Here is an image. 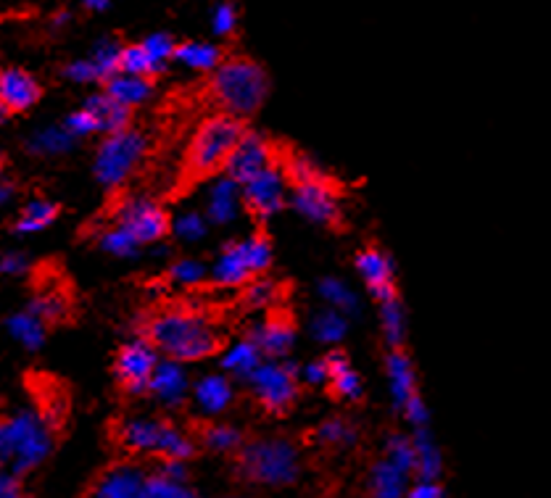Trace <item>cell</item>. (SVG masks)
Here are the masks:
<instances>
[{
	"mask_svg": "<svg viewBox=\"0 0 551 498\" xmlns=\"http://www.w3.org/2000/svg\"><path fill=\"white\" fill-rule=\"evenodd\" d=\"M53 448V425L48 417L22 409L0 422V462H8L16 475L35 470L48 459Z\"/></svg>",
	"mask_w": 551,
	"mask_h": 498,
	"instance_id": "3957f363",
	"label": "cell"
},
{
	"mask_svg": "<svg viewBox=\"0 0 551 498\" xmlns=\"http://www.w3.org/2000/svg\"><path fill=\"white\" fill-rule=\"evenodd\" d=\"M356 272H359V277L377 301L396 296V282H393L396 267H393L391 256L380 251V248H367V251L359 253L356 256Z\"/></svg>",
	"mask_w": 551,
	"mask_h": 498,
	"instance_id": "2e32d148",
	"label": "cell"
},
{
	"mask_svg": "<svg viewBox=\"0 0 551 498\" xmlns=\"http://www.w3.org/2000/svg\"><path fill=\"white\" fill-rule=\"evenodd\" d=\"M232 398H235V390H232L227 375L211 372V375H201L193 383V404L206 417H217V414L225 412L227 406L232 404Z\"/></svg>",
	"mask_w": 551,
	"mask_h": 498,
	"instance_id": "ffe728a7",
	"label": "cell"
},
{
	"mask_svg": "<svg viewBox=\"0 0 551 498\" xmlns=\"http://www.w3.org/2000/svg\"><path fill=\"white\" fill-rule=\"evenodd\" d=\"M145 498H198L185 483H174L167 477L153 475L145 483Z\"/></svg>",
	"mask_w": 551,
	"mask_h": 498,
	"instance_id": "f6af8a7d",
	"label": "cell"
},
{
	"mask_svg": "<svg viewBox=\"0 0 551 498\" xmlns=\"http://www.w3.org/2000/svg\"><path fill=\"white\" fill-rule=\"evenodd\" d=\"M404 498H446V491L438 485V480H417L409 485Z\"/></svg>",
	"mask_w": 551,
	"mask_h": 498,
	"instance_id": "9f6ffc18",
	"label": "cell"
},
{
	"mask_svg": "<svg viewBox=\"0 0 551 498\" xmlns=\"http://www.w3.org/2000/svg\"><path fill=\"white\" fill-rule=\"evenodd\" d=\"M401 414H404V419L409 422L412 427H428L430 425V409L428 404L422 401L417 393H414L409 401H406L404 406H401Z\"/></svg>",
	"mask_w": 551,
	"mask_h": 498,
	"instance_id": "f5cc1de1",
	"label": "cell"
},
{
	"mask_svg": "<svg viewBox=\"0 0 551 498\" xmlns=\"http://www.w3.org/2000/svg\"><path fill=\"white\" fill-rule=\"evenodd\" d=\"M346 330H348L346 317H343L341 311L330 309V306L317 311V314L312 317V322H309L312 338L317 340V343H322V346H335V343H341V340L346 338Z\"/></svg>",
	"mask_w": 551,
	"mask_h": 498,
	"instance_id": "1f68e13d",
	"label": "cell"
},
{
	"mask_svg": "<svg viewBox=\"0 0 551 498\" xmlns=\"http://www.w3.org/2000/svg\"><path fill=\"white\" fill-rule=\"evenodd\" d=\"M0 164H3V156H0Z\"/></svg>",
	"mask_w": 551,
	"mask_h": 498,
	"instance_id": "be15d7a7",
	"label": "cell"
},
{
	"mask_svg": "<svg viewBox=\"0 0 551 498\" xmlns=\"http://www.w3.org/2000/svg\"><path fill=\"white\" fill-rule=\"evenodd\" d=\"M159 364V351L153 348L151 340L135 338L124 343L119 356H116V377L124 385L127 393L140 396L148 390V380L153 375V367Z\"/></svg>",
	"mask_w": 551,
	"mask_h": 498,
	"instance_id": "7c38bea8",
	"label": "cell"
},
{
	"mask_svg": "<svg viewBox=\"0 0 551 498\" xmlns=\"http://www.w3.org/2000/svg\"><path fill=\"white\" fill-rule=\"evenodd\" d=\"M40 95H43L40 82L24 69H3L0 72V103L6 106L8 114L32 109L40 101Z\"/></svg>",
	"mask_w": 551,
	"mask_h": 498,
	"instance_id": "e0dca14e",
	"label": "cell"
},
{
	"mask_svg": "<svg viewBox=\"0 0 551 498\" xmlns=\"http://www.w3.org/2000/svg\"><path fill=\"white\" fill-rule=\"evenodd\" d=\"M285 195H288V177L277 164L261 169L256 177L240 185V198L256 217L269 219L280 214L285 206Z\"/></svg>",
	"mask_w": 551,
	"mask_h": 498,
	"instance_id": "8fae6325",
	"label": "cell"
},
{
	"mask_svg": "<svg viewBox=\"0 0 551 498\" xmlns=\"http://www.w3.org/2000/svg\"><path fill=\"white\" fill-rule=\"evenodd\" d=\"M290 201H293V209H296L301 217L309 219V222L314 224H335L341 219L338 195H335L333 188L327 185L325 177L296 182Z\"/></svg>",
	"mask_w": 551,
	"mask_h": 498,
	"instance_id": "5bb4252c",
	"label": "cell"
},
{
	"mask_svg": "<svg viewBox=\"0 0 551 498\" xmlns=\"http://www.w3.org/2000/svg\"><path fill=\"white\" fill-rule=\"evenodd\" d=\"M188 372L182 367V361L174 359H159V364L153 367V375L148 380V390L159 404L169 406V409H177V406L185 404L188 398Z\"/></svg>",
	"mask_w": 551,
	"mask_h": 498,
	"instance_id": "9a60e30c",
	"label": "cell"
},
{
	"mask_svg": "<svg viewBox=\"0 0 551 498\" xmlns=\"http://www.w3.org/2000/svg\"><path fill=\"white\" fill-rule=\"evenodd\" d=\"M248 338L254 340L264 359H267V356L269 359H283L290 348H293V343H296V330H293V325H290L288 319L272 317L251 327V335H248Z\"/></svg>",
	"mask_w": 551,
	"mask_h": 498,
	"instance_id": "d6986e66",
	"label": "cell"
},
{
	"mask_svg": "<svg viewBox=\"0 0 551 498\" xmlns=\"http://www.w3.org/2000/svg\"><path fill=\"white\" fill-rule=\"evenodd\" d=\"M145 148H148L145 135L132 127L103 135V143L98 145L93 164L95 180L101 182L106 190H116L119 185H124V180L135 172V166L143 159Z\"/></svg>",
	"mask_w": 551,
	"mask_h": 498,
	"instance_id": "5b68a950",
	"label": "cell"
},
{
	"mask_svg": "<svg viewBox=\"0 0 551 498\" xmlns=\"http://www.w3.org/2000/svg\"><path fill=\"white\" fill-rule=\"evenodd\" d=\"M82 109H87L93 114V119L98 122V132H103V135H111V132L127 130V127H130V109L122 106V103L111 101L106 93L90 95V98L82 103Z\"/></svg>",
	"mask_w": 551,
	"mask_h": 498,
	"instance_id": "d4e9b609",
	"label": "cell"
},
{
	"mask_svg": "<svg viewBox=\"0 0 551 498\" xmlns=\"http://www.w3.org/2000/svg\"><path fill=\"white\" fill-rule=\"evenodd\" d=\"M74 138L64 130V124H51L37 130L32 138L27 140V151L35 156H58V153L72 151Z\"/></svg>",
	"mask_w": 551,
	"mask_h": 498,
	"instance_id": "d6a6232c",
	"label": "cell"
},
{
	"mask_svg": "<svg viewBox=\"0 0 551 498\" xmlns=\"http://www.w3.org/2000/svg\"><path fill=\"white\" fill-rule=\"evenodd\" d=\"M80 3L87 11H93V14H103V11H109L111 8V0H80Z\"/></svg>",
	"mask_w": 551,
	"mask_h": 498,
	"instance_id": "91938a15",
	"label": "cell"
},
{
	"mask_svg": "<svg viewBox=\"0 0 551 498\" xmlns=\"http://www.w3.org/2000/svg\"><path fill=\"white\" fill-rule=\"evenodd\" d=\"M243 132L246 130H243V122L238 116H209L198 127L193 143H190V169L196 174H214L217 169H222Z\"/></svg>",
	"mask_w": 551,
	"mask_h": 498,
	"instance_id": "8992f818",
	"label": "cell"
},
{
	"mask_svg": "<svg viewBox=\"0 0 551 498\" xmlns=\"http://www.w3.org/2000/svg\"><path fill=\"white\" fill-rule=\"evenodd\" d=\"M119 53H122V43H116L114 37H101L90 51V64L98 72V80L106 82L119 72Z\"/></svg>",
	"mask_w": 551,
	"mask_h": 498,
	"instance_id": "d590c367",
	"label": "cell"
},
{
	"mask_svg": "<svg viewBox=\"0 0 551 498\" xmlns=\"http://www.w3.org/2000/svg\"><path fill=\"white\" fill-rule=\"evenodd\" d=\"M380 322H383V332L388 346L401 348L406 338V309L401 304L399 293L391 298L380 301Z\"/></svg>",
	"mask_w": 551,
	"mask_h": 498,
	"instance_id": "836d02e7",
	"label": "cell"
},
{
	"mask_svg": "<svg viewBox=\"0 0 551 498\" xmlns=\"http://www.w3.org/2000/svg\"><path fill=\"white\" fill-rule=\"evenodd\" d=\"M140 45H143L145 53L161 66H167L169 61H172L174 48H177V43H174V37L169 35V32H153V35L145 37Z\"/></svg>",
	"mask_w": 551,
	"mask_h": 498,
	"instance_id": "7dc6e473",
	"label": "cell"
},
{
	"mask_svg": "<svg viewBox=\"0 0 551 498\" xmlns=\"http://www.w3.org/2000/svg\"><path fill=\"white\" fill-rule=\"evenodd\" d=\"M27 311H32L37 319H43L45 325H51V322H61V319L69 314V304H66L64 293H58V290H43L40 296H35L29 301Z\"/></svg>",
	"mask_w": 551,
	"mask_h": 498,
	"instance_id": "74e56055",
	"label": "cell"
},
{
	"mask_svg": "<svg viewBox=\"0 0 551 498\" xmlns=\"http://www.w3.org/2000/svg\"><path fill=\"white\" fill-rule=\"evenodd\" d=\"M167 66L156 64L148 53H145L143 45H122V53H119V72L132 74V77H145V80H153L156 74H161Z\"/></svg>",
	"mask_w": 551,
	"mask_h": 498,
	"instance_id": "e575fe53",
	"label": "cell"
},
{
	"mask_svg": "<svg viewBox=\"0 0 551 498\" xmlns=\"http://www.w3.org/2000/svg\"><path fill=\"white\" fill-rule=\"evenodd\" d=\"M64 77L69 82H77V85H93L98 80V72H95V66L90 64V58H77V61H69L64 66Z\"/></svg>",
	"mask_w": 551,
	"mask_h": 498,
	"instance_id": "f907efd6",
	"label": "cell"
},
{
	"mask_svg": "<svg viewBox=\"0 0 551 498\" xmlns=\"http://www.w3.org/2000/svg\"><path fill=\"white\" fill-rule=\"evenodd\" d=\"M330 372H327V361H306L304 367H298V380H304L306 385H325Z\"/></svg>",
	"mask_w": 551,
	"mask_h": 498,
	"instance_id": "db71d44e",
	"label": "cell"
},
{
	"mask_svg": "<svg viewBox=\"0 0 551 498\" xmlns=\"http://www.w3.org/2000/svg\"><path fill=\"white\" fill-rule=\"evenodd\" d=\"M203 443L217 454H230V451H238L243 446V435L230 425H214L203 433Z\"/></svg>",
	"mask_w": 551,
	"mask_h": 498,
	"instance_id": "b9f144b4",
	"label": "cell"
},
{
	"mask_svg": "<svg viewBox=\"0 0 551 498\" xmlns=\"http://www.w3.org/2000/svg\"><path fill=\"white\" fill-rule=\"evenodd\" d=\"M238 472L251 483L285 488V485L296 483L301 475V454L285 438H261V441L243 446Z\"/></svg>",
	"mask_w": 551,
	"mask_h": 498,
	"instance_id": "277c9868",
	"label": "cell"
},
{
	"mask_svg": "<svg viewBox=\"0 0 551 498\" xmlns=\"http://www.w3.org/2000/svg\"><path fill=\"white\" fill-rule=\"evenodd\" d=\"M246 380L267 412H285L298 396V367L293 361L261 359Z\"/></svg>",
	"mask_w": 551,
	"mask_h": 498,
	"instance_id": "9c48e42d",
	"label": "cell"
},
{
	"mask_svg": "<svg viewBox=\"0 0 551 498\" xmlns=\"http://www.w3.org/2000/svg\"><path fill=\"white\" fill-rule=\"evenodd\" d=\"M103 93L109 95L111 101L122 103L127 109H135L140 103H145L153 93V82L145 80V77H132V74L116 72L111 80H106V90Z\"/></svg>",
	"mask_w": 551,
	"mask_h": 498,
	"instance_id": "484cf974",
	"label": "cell"
},
{
	"mask_svg": "<svg viewBox=\"0 0 551 498\" xmlns=\"http://www.w3.org/2000/svg\"><path fill=\"white\" fill-rule=\"evenodd\" d=\"M114 224L130 232L140 246H148V243H159L167 235L169 217L156 201L135 195V198H127L116 206Z\"/></svg>",
	"mask_w": 551,
	"mask_h": 498,
	"instance_id": "30bf717a",
	"label": "cell"
},
{
	"mask_svg": "<svg viewBox=\"0 0 551 498\" xmlns=\"http://www.w3.org/2000/svg\"><path fill=\"white\" fill-rule=\"evenodd\" d=\"M385 459L412 475V470H414L412 438H409V435H399V433L391 435V438H388V443H385Z\"/></svg>",
	"mask_w": 551,
	"mask_h": 498,
	"instance_id": "ee69618b",
	"label": "cell"
},
{
	"mask_svg": "<svg viewBox=\"0 0 551 498\" xmlns=\"http://www.w3.org/2000/svg\"><path fill=\"white\" fill-rule=\"evenodd\" d=\"M272 264V246L261 235H251L246 240H235L211 267V280L222 288H238L251 282V277L264 272Z\"/></svg>",
	"mask_w": 551,
	"mask_h": 498,
	"instance_id": "ba28073f",
	"label": "cell"
},
{
	"mask_svg": "<svg viewBox=\"0 0 551 498\" xmlns=\"http://www.w3.org/2000/svg\"><path fill=\"white\" fill-rule=\"evenodd\" d=\"M285 177H290L293 182H306L319 180L322 172H319V166L314 164V159H309V156H296V159H290Z\"/></svg>",
	"mask_w": 551,
	"mask_h": 498,
	"instance_id": "816d5d0a",
	"label": "cell"
},
{
	"mask_svg": "<svg viewBox=\"0 0 551 498\" xmlns=\"http://www.w3.org/2000/svg\"><path fill=\"white\" fill-rule=\"evenodd\" d=\"M145 475L135 464H119L114 470H109L98 483V498H145Z\"/></svg>",
	"mask_w": 551,
	"mask_h": 498,
	"instance_id": "44dd1931",
	"label": "cell"
},
{
	"mask_svg": "<svg viewBox=\"0 0 551 498\" xmlns=\"http://www.w3.org/2000/svg\"><path fill=\"white\" fill-rule=\"evenodd\" d=\"M148 340L174 361H201L219 348V332L209 317L190 309L161 311L148 322Z\"/></svg>",
	"mask_w": 551,
	"mask_h": 498,
	"instance_id": "6da1fadb",
	"label": "cell"
},
{
	"mask_svg": "<svg viewBox=\"0 0 551 498\" xmlns=\"http://www.w3.org/2000/svg\"><path fill=\"white\" fill-rule=\"evenodd\" d=\"M172 61H180L193 72H214L222 64V51L219 45L203 43V40H188V43H177Z\"/></svg>",
	"mask_w": 551,
	"mask_h": 498,
	"instance_id": "4316f807",
	"label": "cell"
},
{
	"mask_svg": "<svg viewBox=\"0 0 551 498\" xmlns=\"http://www.w3.org/2000/svg\"><path fill=\"white\" fill-rule=\"evenodd\" d=\"M101 248L106 253H111V256H116V259H132V256L138 253L140 243L132 238L130 232L114 224L111 230H106L101 235Z\"/></svg>",
	"mask_w": 551,
	"mask_h": 498,
	"instance_id": "60d3db41",
	"label": "cell"
},
{
	"mask_svg": "<svg viewBox=\"0 0 551 498\" xmlns=\"http://www.w3.org/2000/svg\"><path fill=\"white\" fill-rule=\"evenodd\" d=\"M56 214H58L56 203H51V201L27 203L22 211V217H19V222H16V232H22V235H32V232L45 230L48 224H53Z\"/></svg>",
	"mask_w": 551,
	"mask_h": 498,
	"instance_id": "8d00e7d4",
	"label": "cell"
},
{
	"mask_svg": "<svg viewBox=\"0 0 551 498\" xmlns=\"http://www.w3.org/2000/svg\"><path fill=\"white\" fill-rule=\"evenodd\" d=\"M409 480H412L409 472L396 467L383 456L380 462L372 464L367 485H370L372 498H404L406 491H409Z\"/></svg>",
	"mask_w": 551,
	"mask_h": 498,
	"instance_id": "cb8c5ba5",
	"label": "cell"
},
{
	"mask_svg": "<svg viewBox=\"0 0 551 498\" xmlns=\"http://www.w3.org/2000/svg\"><path fill=\"white\" fill-rule=\"evenodd\" d=\"M0 498H29L16 472H0Z\"/></svg>",
	"mask_w": 551,
	"mask_h": 498,
	"instance_id": "680465c9",
	"label": "cell"
},
{
	"mask_svg": "<svg viewBox=\"0 0 551 498\" xmlns=\"http://www.w3.org/2000/svg\"><path fill=\"white\" fill-rule=\"evenodd\" d=\"M156 475L174 480V483H185V480H188V464L182 462V459H164V462L159 464Z\"/></svg>",
	"mask_w": 551,
	"mask_h": 498,
	"instance_id": "6f0895ef",
	"label": "cell"
},
{
	"mask_svg": "<svg viewBox=\"0 0 551 498\" xmlns=\"http://www.w3.org/2000/svg\"><path fill=\"white\" fill-rule=\"evenodd\" d=\"M414 470L417 480H441L443 475V454L438 443L433 441V433L428 427H414Z\"/></svg>",
	"mask_w": 551,
	"mask_h": 498,
	"instance_id": "603a6c76",
	"label": "cell"
},
{
	"mask_svg": "<svg viewBox=\"0 0 551 498\" xmlns=\"http://www.w3.org/2000/svg\"><path fill=\"white\" fill-rule=\"evenodd\" d=\"M206 275H209V269L198 259H180L169 267V277L177 285H182V288H196V285L206 280Z\"/></svg>",
	"mask_w": 551,
	"mask_h": 498,
	"instance_id": "7bdbcfd3",
	"label": "cell"
},
{
	"mask_svg": "<svg viewBox=\"0 0 551 498\" xmlns=\"http://www.w3.org/2000/svg\"><path fill=\"white\" fill-rule=\"evenodd\" d=\"M356 427L348 425L346 419H325L322 425L317 427V441L322 443V446H330V448H351L356 446Z\"/></svg>",
	"mask_w": 551,
	"mask_h": 498,
	"instance_id": "f35d334b",
	"label": "cell"
},
{
	"mask_svg": "<svg viewBox=\"0 0 551 498\" xmlns=\"http://www.w3.org/2000/svg\"><path fill=\"white\" fill-rule=\"evenodd\" d=\"M238 27V6L232 0H219L217 6L211 8V29L217 37H230Z\"/></svg>",
	"mask_w": 551,
	"mask_h": 498,
	"instance_id": "bcb514c9",
	"label": "cell"
},
{
	"mask_svg": "<svg viewBox=\"0 0 551 498\" xmlns=\"http://www.w3.org/2000/svg\"><path fill=\"white\" fill-rule=\"evenodd\" d=\"M119 438H122L124 448L138 451V454H159L164 459H182V462H188L190 456L196 454V446L188 435L151 417L124 422Z\"/></svg>",
	"mask_w": 551,
	"mask_h": 498,
	"instance_id": "52a82bcc",
	"label": "cell"
},
{
	"mask_svg": "<svg viewBox=\"0 0 551 498\" xmlns=\"http://www.w3.org/2000/svg\"><path fill=\"white\" fill-rule=\"evenodd\" d=\"M275 164V156H272V143H269L261 132H243L240 140L235 143V148L230 151L225 161V174L232 182H248L251 177L267 169V166Z\"/></svg>",
	"mask_w": 551,
	"mask_h": 498,
	"instance_id": "4fadbf2b",
	"label": "cell"
},
{
	"mask_svg": "<svg viewBox=\"0 0 551 498\" xmlns=\"http://www.w3.org/2000/svg\"><path fill=\"white\" fill-rule=\"evenodd\" d=\"M6 119H8V109H6V106H3V103H0V124L6 122Z\"/></svg>",
	"mask_w": 551,
	"mask_h": 498,
	"instance_id": "6125c7cd",
	"label": "cell"
},
{
	"mask_svg": "<svg viewBox=\"0 0 551 498\" xmlns=\"http://www.w3.org/2000/svg\"><path fill=\"white\" fill-rule=\"evenodd\" d=\"M27 269H29V259L24 256V253L8 251L0 256V275L19 277V275H24Z\"/></svg>",
	"mask_w": 551,
	"mask_h": 498,
	"instance_id": "11a10c76",
	"label": "cell"
},
{
	"mask_svg": "<svg viewBox=\"0 0 551 498\" xmlns=\"http://www.w3.org/2000/svg\"><path fill=\"white\" fill-rule=\"evenodd\" d=\"M319 296L325 298V304L330 309L341 311L343 317H356L362 304H359V296L354 293V288L348 282L338 280V277H325L319 282Z\"/></svg>",
	"mask_w": 551,
	"mask_h": 498,
	"instance_id": "4dcf8cb0",
	"label": "cell"
},
{
	"mask_svg": "<svg viewBox=\"0 0 551 498\" xmlns=\"http://www.w3.org/2000/svg\"><path fill=\"white\" fill-rule=\"evenodd\" d=\"M64 130L77 138H87V135H98V122L93 119V114L87 109H77L64 119Z\"/></svg>",
	"mask_w": 551,
	"mask_h": 498,
	"instance_id": "681fc988",
	"label": "cell"
},
{
	"mask_svg": "<svg viewBox=\"0 0 551 498\" xmlns=\"http://www.w3.org/2000/svg\"><path fill=\"white\" fill-rule=\"evenodd\" d=\"M11 198H14V185L0 177V209H3Z\"/></svg>",
	"mask_w": 551,
	"mask_h": 498,
	"instance_id": "94428289",
	"label": "cell"
},
{
	"mask_svg": "<svg viewBox=\"0 0 551 498\" xmlns=\"http://www.w3.org/2000/svg\"><path fill=\"white\" fill-rule=\"evenodd\" d=\"M243 211V198H240V185L230 177H217L206 190V214L203 217L214 224H230L240 217Z\"/></svg>",
	"mask_w": 551,
	"mask_h": 498,
	"instance_id": "ac0fdd59",
	"label": "cell"
},
{
	"mask_svg": "<svg viewBox=\"0 0 551 498\" xmlns=\"http://www.w3.org/2000/svg\"><path fill=\"white\" fill-rule=\"evenodd\" d=\"M385 375H388V390H391L393 406L401 409L417 393V375H414L412 359L401 348H393L388 361H385Z\"/></svg>",
	"mask_w": 551,
	"mask_h": 498,
	"instance_id": "7402d4cb",
	"label": "cell"
},
{
	"mask_svg": "<svg viewBox=\"0 0 551 498\" xmlns=\"http://www.w3.org/2000/svg\"><path fill=\"white\" fill-rule=\"evenodd\" d=\"M169 230L182 240V243H198L209 232V219L198 211H182L180 217L169 222Z\"/></svg>",
	"mask_w": 551,
	"mask_h": 498,
	"instance_id": "ab89813d",
	"label": "cell"
},
{
	"mask_svg": "<svg viewBox=\"0 0 551 498\" xmlns=\"http://www.w3.org/2000/svg\"><path fill=\"white\" fill-rule=\"evenodd\" d=\"M8 335L14 340H19L24 348L29 351H37V348L45 343V322L43 319H37L32 311H16L11 317L6 319Z\"/></svg>",
	"mask_w": 551,
	"mask_h": 498,
	"instance_id": "f546056e",
	"label": "cell"
},
{
	"mask_svg": "<svg viewBox=\"0 0 551 498\" xmlns=\"http://www.w3.org/2000/svg\"><path fill=\"white\" fill-rule=\"evenodd\" d=\"M277 298H280V288L272 280H254L246 290L248 306H254V309H269Z\"/></svg>",
	"mask_w": 551,
	"mask_h": 498,
	"instance_id": "c3c4849f",
	"label": "cell"
},
{
	"mask_svg": "<svg viewBox=\"0 0 551 498\" xmlns=\"http://www.w3.org/2000/svg\"><path fill=\"white\" fill-rule=\"evenodd\" d=\"M325 361H327V372H330L327 383L333 385V390L338 393V396L348 398V401H356V398L362 396V377L356 375L354 369H351V364H348V359L341 354V351L327 354Z\"/></svg>",
	"mask_w": 551,
	"mask_h": 498,
	"instance_id": "83f0119b",
	"label": "cell"
},
{
	"mask_svg": "<svg viewBox=\"0 0 551 498\" xmlns=\"http://www.w3.org/2000/svg\"><path fill=\"white\" fill-rule=\"evenodd\" d=\"M269 77L264 66L251 58H222V64L211 72V95L230 116H251L267 101Z\"/></svg>",
	"mask_w": 551,
	"mask_h": 498,
	"instance_id": "7a4b0ae2",
	"label": "cell"
},
{
	"mask_svg": "<svg viewBox=\"0 0 551 498\" xmlns=\"http://www.w3.org/2000/svg\"><path fill=\"white\" fill-rule=\"evenodd\" d=\"M261 359H264V356H261V351L256 348L254 340L243 338L227 348L225 356H222V369H225L227 375L243 377V380H246V377L259 367Z\"/></svg>",
	"mask_w": 551,
	"mask_h": 498,
	"instance_id": "f1b7e54d",
	"label": "cell"
}]
</instances>
